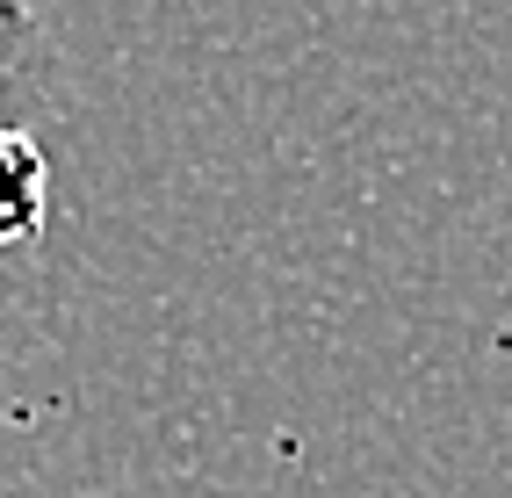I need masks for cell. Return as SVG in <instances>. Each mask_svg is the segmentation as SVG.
Returning <instances> with one entry per match:
<instances>
[{
	"mask_svg": "<svg viewBox=\"0 0 512 498\" xmlns=\"http://www.w3.org/2000/svg\"><path fill=\"white\" fill-rule=\"evenodd\" d=\"M51 224V152L0 116V253L44 239Z\"/></svg>",
	"mask_w": 512,
	"mask_h": 498,
	"instance_id": "1",
	"label": "cell"
},
{
	"mask_svg": "<svg viewBox=\"0 0 512 498\" xmlns=\"http://www.w3.org/2000/svg\"><path fill=\"white\" fill-rule=\"evenodd\" d=\"M29 58H37V8L29 0H0V102L29 80Z\"/></svg>",
	"mask_w": 512,
	"mask_h": 498,
	"instance_id": "2",
	"label": "cell"
}]
</instances>
